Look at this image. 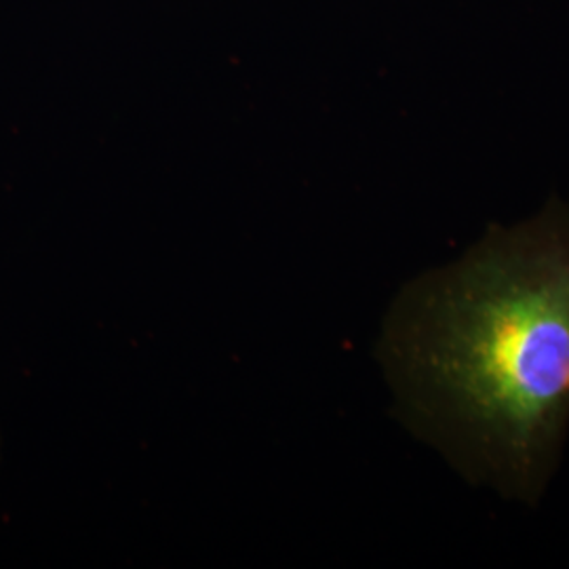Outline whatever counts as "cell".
Returning <instances> with one entry per match:
<instances>
[{
  "instance_id": "obj_1",
  "label": "cell",
  "mask_w": 569,
  "mask_h": 569,
  "mask_svg": "<svg viewBox=\"0 0 569 569\" xmlns=\"http://www.w3.org/2000/svg\"><path fill=\"white\" fill-rule=\"evenodd\" d=\"M378 361L395 413L465 481L536 509L569 435V203L491 224L399 291Z\"/></svg>"
}]
</instances>
